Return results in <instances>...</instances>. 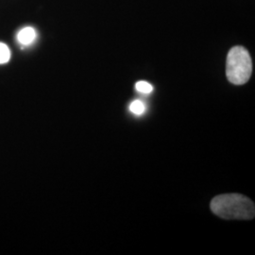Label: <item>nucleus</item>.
Wrapping results in <instances>:
<instances>
[{
    "label": "nucleus",
    "instance_id": "3",
    "mask_svg": "<svg viewBox=\"0 0 255 255\" xmlns=\"http://www.w3.org/2000/svg\"><path fill=\"white\" fill-rule=\"evenodd\" d=\"M36 39V32L33 27H26L22 28L17 34V40L23 46H28Z\"/></svg>",
    "mask_w": 255,
    "mask_h": 255
},
{
    "label": "nucleus",
    "instance_id": "6",
    "mask_svg": "<svg viewBox=\"0 0 255 255\" xmlns=\"http://www.w3.org/2000/svg\"><path fill=\"white\" fill-rule=\"evenodd\" d=\"M135 88L138 92L142 93V94H150L153 91V87L150 83L148 82L141 81V82H136L135 84Z\"/></svg>",
    "mask_w": 255,
    "mask_h": 255
},
{
    "label": "nucleus",
    "instance_id": "5",
    "mask_svg": "<svg viewBox=\"0 0 255 255\" xmlns=\"http://www.w3.org/2000/svg\"><path fill=\"white\" fill-rule=\"evenodd\" d=\"M10 59V51L7 45L0 43V64L8 63Z\"/></svg>",
    "mask_w": 255,
    "mask_h": 255
},
{
    "label": "nucleus",
    "instance_id": "2",
    "mask_svg": "<svg viewBox=\"0 0 255 255\" xmlns=\"http://www.w3.org/2000/svg\"><path fill=\"white\" fill-rule=\"evenodd\" d=\"M253 73L251 55L243 46H234L227 56L226 76L230 82L236 85L245 84Z\"/></svg>",
    "mask_w": 255,
    "mask_h": 255
},
{
    "label": "nucleus",
    "instance_id": "1",
    "mask_svg": "<svg viewBox=\"0 0 255 255\" xmlns=\"http://www.w3.org/2000/svg\"><path fill=\"white\" fill-rule=\"evenodd\" d=\"M212 212L224 219H252L255 218V203L240 194H224L211 201Z\"/></svg>",
    "mask_w": 255,
    "mask_h": 255
},
{
    "label": "nucleus",
    "instance_id": "4",
    "mask_svg": "<svg viewBox=\"0 0 255 255\" xmlns=\"http://www.w3.org/2000/svg\"><path fill=\"white\" fill-rule=\"evenodd\" d=\"M129 111L135 116H142L146 112V105L143 101L136 100V101H132L130 103Z\"/></svg>",
    "mask_w": 255,
    "mask_h": 255
}]
</instances>
